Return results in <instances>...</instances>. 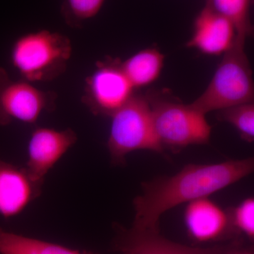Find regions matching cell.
Masks as SVG:
<instances>
[{"label":"cell","instance_id":"1","mask_svg":"<svg viewBox=\"0 0 254 254\" xmlns=\"http://www.w3.org/2000/svg\"><path fill=\"white\" fill-rule=\"evenodd\" d=\"M254 159L230 160L213 164H189L173 176L160 177L142 184V193L133 199L132 227L159 231L164 213L178 205L209 197L250 176Z\"/></svg>","mask_w":254,"mask_h":254},{"label":"cell","instance_id":"2","mask_svg":"<svg viewBox=\"0 0 254 254\" xmlns=\"http://www.w3.org/2000/svg\"><path fill=\"white\" fill-rule=\"evenodd\" d=\"M246 40L237 37L233 46L223 55L208 86L190 106L206 115L254 101L253 72L246 53Z\"/></svg>","mask_w":254,"mask_h":254},{"label":"cell","instance_id":"3","mask_svg":"<svg viewBox=\"0 0 254 254\" xmlns=\"http://www.w3.org/2000/svg\"><path fill=\"white\" fill-rule=\"evenodd\" d=\"M72 53L69 38L48 31L31 32L20 36L13 44V66L31 83L51 81L66 71Z\"/></svg>","mask_w":254,"mask_h":254},{"label":"cell","instance_id":"4","mask_svg":"<svg viewBox=\"0 0 254 254\" xmlns=\"http://www.w3.org/2000/svg\"><path fill=\"white\" fill-rule=\"evenodd\" d=\"M108 148L111 163L121 166L127 155L136 150L163 153L153 127L150 103L144 95L134 94L111 117Z\"/></svg>","mask_w":254,"mask_h":254},{"label":"cell","instance_id":"5","mask_svg":"<svg viewBox=\"0 0 254 254\" xmlns=\"http://www.w3.org/2000/svg\"><path fill=\"white\" fill-rule=\"evenodd\" d=\"M150 103L155 135L163 149L180 151L192 145L208 144L212 127L205 115L155 94L145 95Z\"/></svg>","mask_w":254,"mask_h":254},{"label":"cell","instance_id":"6","mask_svg":"<svg viewBox=\"0 0 254 254\" xmlns=\"http://www.w3.org/2000/svg\"><path fill=\"white\" fill-rule=\"evenodd\" d=\"M57 97L54 92L43 91L26 80L11 79L0 67V126L13 122L36 123L45 112L54 111Z\"/></svg>","mask_w":254,"mask_h":254},{"label":"cell","instance_id":"7","mask_svg":"<svg viewBox=\"0 0 254 254\" xmlns=\"http://www.w3.org/2000/svg\"><path fill=\"white\" fill-rule=\"evenodd\" d=\"M120 63L112 59L99 62L86 78L82 102L96 116L111 117L135 94Z\"/></svg>","mask_w":254,"mask_h":254},{"label":"cell","instance_id":"8","mask_svg":"<svg viewBox=\"0 0 254 254\" xmlns=\"http://www.w3.org/2000/svg\"><path fill=\"white\" fill-rule=\"evenodd\" d=\"M115 250L120 254H227L242 246L240 240L208 247H190L162 237L159 231H145L118 225Z\"/></svg>","mask_w":254,"mask_h":254},{"label":"cell","instance_id":"9","mask_svg":"<svg viewBox=\"0 0 254 254\" xmlns=\"http://www.w3.org/2000/svg\"><path fill=\"white\" fill-rule=\"evenodd\" d=\"M77 139V134L71 128H35L28 140L25 168L35 180L44 182L46 175Z\"/></svg>","mask_w":254,"mask_h":254},{"label":"cell","instance_id":"10","mask_svg":"<svg viewBox=\"0 0 254 254\" xmlns=\"http://www.w3.org/2000/svg\"><path fill=\"white\" fill-rule=\"evenodd\" d=\"M184 221L189 237L197 243L225 242L237 235L229 210L222 208L209 197L187 203Z\"/></svg>","mask_w":254,"mask_h":254},{"label":"cell","instance_id":"11","mask_svg":"<svg viewBox=\"0 0 254 254\" xmlns=\"http://www.w3.org/2000/svg\"><path fill=\"white\" fill-rule=\"evenodd\" d=\"M236 38V29L231 21L214 8L210 0H205L195 16L186 46L209 56H220L233 46Z\"/></svg>","mask_w":254,"mask_h":254},{"label":"cell","instance_id":"12","mask_svg":"<svg viewBox=\"0 0 254 254\" xmlns=\"http://www.w3.org/2000/svg\"><path fill=\"white\" fill-rule=\"evenodd\" d=\"M44 182L35 180L24 167L0 158V215L18 216L41 196Z\"/></svg>","mask_w":254,"mask_h":254},{"label":"cell","instance_id":"13","mask_svg":"<svg viewBox=\"0 0 254 254\" xmlns=\"http://www.w3.org/2000/svg\"><path fill=\"white\" fill-rule=\"evenodd\" d=\"M165 56L157 48H146L120 63L122 69L132 86L136 88L148 86L161 74Z\"/></svg>","mask_w":254,"mask_h":254},{"label":"cell","instance_id":"14","mask_svg":"<svg viewBox=\"0 0 254 254\" xmlns=\"http://www.w3.org/2000/svg\"><path fill=\"white\" fill-rule=\"evenodd\" d=\"M0 254H95L22 236L0 227Z\"/></svg>","mask_w":254,"mask_h":254},{"label":"cell","instance_id":"15","mask_svg":"<svg viewBox=\"0 0 254 254\" xmlns=\"http://www.w3.org/2000/svg\"><path fill=\"white\" fill-rule=\"evenodd\" d=\"M253 0H210L214 8L235 26L237 37L247 39L253 34L251 9Z\"/></svg>","mask_w":254,"mask_h":254},{"label":"cell","instance_id":"16","mask_svg":"<svg viewBox=\"0 0 254 254\" xmlns=\"http://www.w3.org/2000/svg\"><path fill=\"white\" fill-rule=\"evenodd\" d=\"M217 119L231 125L244 141H254V102L219 110Z\"/></svg>","mask_w":254,"mask_h":254},{"label":"cell","instance_id":"17","mask_svg":"<svg viewBox=\"0 0 254 254\" xmlns=\"http://www.w3.org/2000/svg\"><path fill=\"white\" fill-rule=\"evenodd\" d=\"M105 0H62L61 11L65 22L73 28L98 14Z\"/></svg>","mask_w":254,"mask_h":254},{"label":"cell","instance_id":"18","mask_svg":"<svg viewBox=\"0 0 254 254\" xmlns=\"http://www.w3.org/2000/svg\"><path fill=\"white\" fill-rule=\"evenodd\" d=\"M232 227L237 235L254 239V198L249 197L229 210Z\"/></svg>","mask_w":254,"mask_h":254},{"label":"cell","instance_id":"19","mask_svg":"<svg viewBox=\"0 0 254 254\" xmlns=\"http://www.w3.org/2000/svg\"><path fill=\"white\" fill-rule=\"evenodd\" d=\"M227 254H254V252L252 250L242 249V246H240V247L232 250L231 252H229Z\"/></svg>","mask_w":254,"mask_h":254}]
</instances>
